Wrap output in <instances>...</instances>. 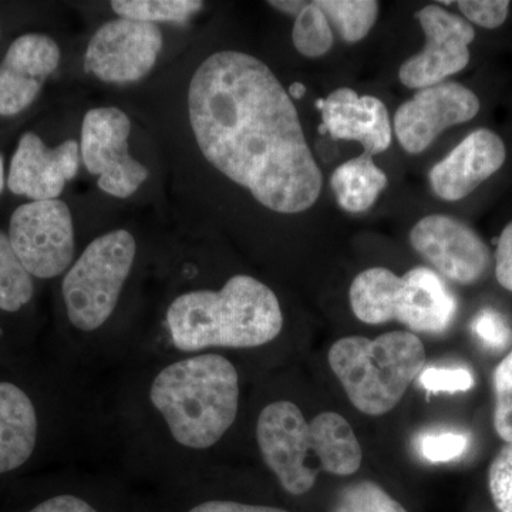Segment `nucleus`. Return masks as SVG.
<instances>
[{
	"mask_svg": "<svg viewBox=\"0 0 512 512\" xmlns=\"http://www.w3.org/2000/svg\"><path fill=\"white\" fill-rule=\"evenodd\" d=\"M10 245L8 234L0 231V311H22L35 296V282Z\"/></svg>",
	"mask_w": 512,
	"mask_h": 512,
	"instance_id": "obj_21",
	"label": "nucleus"
},
{
	"mask_svg": "<svg viewBox=\"0 0 512 512\" xmlns=\"http://www.w3.org/2000/svg\"><path fill=\"white\" fill-rule=\"evenodd\" d=\"M306 3L308 2H303V0H275V2H268V5L279 10V12L285 13V15L296 18L299 12L305 8Z\"/></svg>",
	"mask_w": 512,
	"mask_h": 512,
	"instance_id": "obj_35",
	"label": "nucleus"
},
{
	"mask_svg": "<svg viewBox=\"0 0 512 512\" xmlns=\"http://www.w3.org/2000/svg\"><path fill=\"white\" fill-rule=\"evenodd\" d=\"M424 363L423 342L403 330L376 339L349 336L329 350V365L350 403L367 416H383L399 406Z\"/></svg>",
	"mask_w": 512,
	"mask_h": 512,
	"instance_id": "obj_4",
	"label": "nucleus"
},
{
	"mask_svg": "<svg viewBox=\"0 0 512 512\" xmlns=\"http://www.w3.org/2000/svg\"><path fill=\"white\" fill-rule=\"evenodd\" d=\"M130 133L131 121L117 107H97L84 116L80 158L87 171L99 177L100 190L111 197H131L150 175L128 151Z\"/></svg>",
	"mask_w": 512,
	"mask_h": 512,
	"instance_id": "obj_9",
	"label": "nucleus"
},
{
	"mask_svg": "<svg viewBox=\"0 0 512 512\" xmlns=\"http://www.w3.org/2000/svg\"><path fill=\"white\" fill-rule=\"evenodd\" d=\"M295 49L302 56L316 59L326 55L333 46V32L328 18L318 3L308 2L295 18L292 30Z\"/></svg>",
	"mask_w": 512,
	"mask_h": 512,
	"instance_id": "obj_24",
	"label": "nucleus"
},
{
	"mask_svg": "<svg viewBox=\"0 0 512 512\" xmlns=\"http://www.w3.org/2000/svg\"><path fill=\"white\" fill-rule=\"evenodd\" d=\"M140 360L120 394V434L130 457L140 466L194 467L238 419L237 366L217 352L143 353Z\"/></svg>",
	"mask_w": 512,
	"mask_h": 512,
	"instance_id": "obj_2",
	"label": "nucleus"
},
{
	"mask_svg": "<svg viewBox=\"0 0 512 512\" xmlns=\"http://www.w3.org/2000/svg\"><path fill=\"white\" fill-rule=\"evenodd\" d=\"M387 184V175L367 153L340 164L330 177L339 207L353 214L370 210Z\"/></svg>",
	"mask_w": 512,
	"mask_h": 512,
	"instance_id": "obj_20",
	"label": "nucleus"
},
{
	"mask_svg": "<svg viewBox=\"0 0 512 512\" xmlns=\"http://www.w3.org/2000/svg\"><path fill=\"white\" fill-rule=\"evenodd\" d=\"M330 26L348 43H357L369 35L379 15L375 0H316Z\"/></svg>",
	"mask_w": 512,
	"mask_h": 512,
	"instance_id": "obj_22",
	"label": "nucleus"
},
{
	"mask_svg": "<svg viewBox=\"0 0 512 512\" xmlns=\"http://www.w3.org/2000/svg\"><path fill=\"white\" fill-rule=\"evenodd\" d=\"M8 237L33 278H59L76 259L72 212L60 200L20 205L10 217Z\"/></svg>",
	"mask_w": 512,
	"mask_h": 512,
	"instance_id": "obj_7",
	"label": "nucleus"
},
{
	"mask_svg": "<svg viewBox=\"0 0 512 512\" xmlns=\"http://www.w3.org/2000/svg\"><path fill=\"white\" fill-rule=\"evenodd\" d=\"M60 59L56 40L43 33H26L13 40L0 62V117L18 116L29 109Z\"/></svg>",
	"mask_w": 512,
	"mask_h": 512,
	"instance_id": "obj_15",
	"label": "nucleus"
},
{
	"mask_svg": "<svg viewBox=\"0 0 512 512\" xmlns=\"http://www.w3.org/2000/svg\"><path fill=\"white\" fill-rule=\"evenodd\" d=\"M494 427L501 439L512 443V349L495 367Z\"/></svg>",
	"mask_w": 512,
	"mask_h": 512,
	"instance_id": "obj_26",
	"label": "nucleus"
},
{
	"mask_svg": "<svg viewBox=\"0 0 512 512\" xmlns=\"http://www.w3.org/2000/svg\"><path fill=\"white\" fill-rule=\"evenodd\" d=\"M504 141L487 128L473 131L429 173L431 190L444 201H460L505 163Z\"/></svg>",
	"mask_w": 512,
	"mask_h": 512,
	"instance_id": "obj_16",
	"label": "nucleus"
},
{
	"mask_svg": "<svg viewBox=\"0 0 512 512\" xmlns=\"http://www.w3.org/2000/svg\"><path fill=\"white\" fill-rule=\"evenodd\" d=\"M5 185V158H3V154L0 153V195H2L3 190H5Z\"/></svg>",
	"mask_w": 512,
	"mask_h": 512,
	"instance_id": "obj_37",
	"label": "nucleus"
},
{
	"mask_svg": "<svg viewBox=\"0 0 512 512\" xmlns=\"http://www.w3.org/2000/svg\"><path fill=\"white\" fill-rule=\"evenodd\" d=\"M309 441L313 456L326 473L348 477L362 466L363 451L355 431L338 413H320L309 421Z\"/></svg>",
	"mask_w": 512,
	"mask_h": 512,
	"instance_id": "obj_19",
	"label": "nucleus"
},
{
	"mask_svg": "<svg viewBox=\"0 0 512 512\" xmlns=\"http://www.w3.org/2000/svg\"><path fill=\"white\" fill-rule=\"evenodd\" d=\"M185 512H289L278 507H269V505H255L239 503V501L204 500L201 503L191 505Z\"/></svg>",
	"mask_w": 512,
	"mask_h": 512,
	"instance_id": "obj_34",
	"label": "nucleus"
},
{
	"mask_svg": "<svg viewBox=\"0 0 512 512\" xmlns=\"http://www.w3.org/2000/svg\"><path fill=\"white\" fill-rule=\"evenodd\" d=\"M322 114L320 133L333 140L356 141L370 156L392 146V126L387 107L373 96H359L349 87H340L326 99L316 101Z\"/></svg>",
	"mask_w": 512,
	"mask_h": 512,
	"instance_id": "obj_17",
	"label": "nucleus"
},
{
	"mask_svg": "<svg viewBox=\"0 0 512 512\" xmlns=\"http://www.w3.org/2000/svg\"><path fill=\"white\" fill-rule=\"evenodd\" d=\"M28 512H103L92 498L79 493H60L46 498Z\"/></svg>",
	"mask_w": 512,
	"mask_h": 512,
	"instance_id": "obj_32",
	"label": "nucleus"
},
{
	"mask_svg": "<svg viewBox=\"0 0 512 512\" xmlns=\"http://www.w3.org/2000/svg\"><path fill=\"white\" fill-rule=\"evenodd\" d=\"M306 93V87L303 86L302 83H293L291 87H289V96H291V99H302L303 96H305Z\"/></svg>",
	"mask_w": 512,
	"mask_h": 512,
	"instance_id": "obj_36",
	"label": "nucleus"
},
{
	"mask_svg": "<svg viewBox=\"0 0 512 512\" xmlns=\"http://www.w3.org/2000/svg\"><path fill=\"white\" fill-rule=\"evenodd\" d=\"M495 276L498 284L512 292V222L501 232L495 251Z\"/></svg>",
	"mask_w": 512,
	"mask_h": 512,
	"instance_id": "obj_33",
	"label": "nucleus"
},
{
	"mask_svg": "<svg viewBox=\"0 0 512 512\" xmlns=\"http://www.w3.org/2000/svg\"><path fill=\"white\" fill-rule=\"evenodd\" d=\"M488 487L498 511L512 512V443H508L491 463Z\"/></svg>",
	"mask_w": 512,
	"mask_h": 512,
	"instance_id": "obj_27",
	"label": "nucleus"
},
{
	"mask_svg": "<svg viewBox=\"0 0 512 512\" xmlns=\"http://www.w3.org/2000/svg\"><path fill=\"white\" fill-rule=\"evenodd\" d=\"M410 244L441 278L474 285L487 275L491 252L467 224L448 215H427L410 231Z\"/></svg>",
	"mask_w": 512,
	"mask_h": 512,
	"instance_id": "obj_12",
	"label": "nucleus"
},
{
	"mask_svg": "<svg viewBox=\"0 0 512 512\" xmlns=\"http://www.w3.org/2000/svg\"><path fill=\"white\" fill-rule=\"evenodd\" d=\"M163 33L154 23L117 18L96 30L84 55V72L101 82L136 83L156 66Z\"/></svg>",
	"mask_w": 512,
	"mask_h": 512,
	"instance_id": "obj_10",
	"label": "nucleus"
},
{
	"mask_svg": "<svg viewBox=\"0 0 512 512\" xmlns=\"http://www.w3.org/2000/svg\"><path fill=\"white\" fill-rule=\"evenodd\" d=\"M80 146L66 140L55 148L46 146L33 131L22 134L10 160L8 188L32 201L57 200L67 181L79 173Z\"/></svg>",
	"mask_w": 512,
	"mask_h": 512,
	"instance_id": "obj_14",
	"label": "nucleus"
},
{
	"mask_svg": "<svg viewBox=\"0 0 512 512\" xmlns=\"http://www.w3.org/2000/svg\"><path fill=\"white\" fill-rule=\"evenodd\" d=\"M457 5L467 22L485 29L500 28L510 12L507 0H461Z\"/></svg>",
	"mask_w": 512,
	"mask_h": 512,
	"instance_id": "obj_31",
	"label": "nucleus"
},
{
	"mask_svg": "<svg viewBox=\"0 0 512 512\" xmlns=\"http://www.w3.org/2000/svg\"><path fill=\"white\" fill-rule=\"evenodd\" d=\"M255 439L265 466L286 493L303 495L318 478L313 467L309 423L298 404L276 400L262 407L256 419Z\"/></svg>",
	"mask_w": 512,
	"mask_h": 512,
	"instance_id": "obj_8",
	"label": "nucleus"
},
{
	"mask_svg": "<svg viewBox=\"0 0 512 512\" xmlns=\"http://www.w3.org/2000/svg\"><path fill=\"white\" fill-rule=\"evenodd\" d=\"M350 308L367 325L396 320L413 332L443 333L457 313V301L433 269L417 266L403 276L370 268L353 279Z\"/></svg>",
	"mask_w": 512,
	"mask_h": 512,
	"instance_id": "obj_6",
	"label": "nucleus"
},
{
	"mask_svg": "<svg viewBox=\"0 0 512 512\" xmlns=\"http://www.w3.org/2000/svg\"><path fill=\"white\" fill-rule=\"evenodd\" d=\"M136 259V238L116 229L93 239L63 275L64 313L79 342L76 356H89L90 345L110 325Z\"/></svg>",
	"mask_w": 512,
	"mask_h": 512,
	"instance_id": "obj_5",
	"label": "nucleus"
},
{
	"mask_svg": "<svg viewBox=\"0 0 512 512\" xmlns=\"http://www.w3.org/2000/svg\"><path fill=\"white\" fill-rule=\"evenodd\" d=\"M474 335L484 346L493 350H503L511 342V328L504 316L494 309H483L471 323Z\"/></svg>",
	"mask_w": 512,
	"mask_h": 512,
	"instance_id": "obj_28",
	"label": "nucleus"
},
{
	"mask_svg": "<svg viewBox=\"0 0 512 512\" xmlns=\"http://www.w3.org/2000/svg\"><path fill=\"white\" fill-rule=\"evenodd\" d=\"M468 443L460 433L429 434L420 441V453L430 463H447L466 453Z\"/></svg>",
	"mask_w": 512,
	"mask_h": 512,
	"instance_id": "obj_29",
	"label": "nucleus"
},
{
	"mask_svg": "<svg viewBox=\"0 0 512 512\" xmlns=\"http://www.w3.org/2000/svg\"><path fill=\"white\" fill-rule=\"evenodd\" d=\"M420 383L429 393L467 392L474 386V377L466 369L430 367L421 373Z\"/></svg>",
	"mask_w": 512,
	"mask_h": 512,
	"instance_id": "obj_30",
	"label": "nucleus"
},
{
	"mask_svg": "<svg viewBox=\"0 0 512 512\" xmlns=\"http://www.w3.org/2000/svg\"><path fill=\"white\" fill-rule=\"evenodd\" d=\"M333 512H407L399 501L373 481L350 484L340 493Z\"/></svg>",
	"mask_w": 512,
	"mask_h": 512,
	"instance_id": "obj_25",
	"label": "nucleus"
},
{
	"mask_svg": "<svg viewBox=\"0 0 512 512\" xmlns=\"http://www.w3.org/2000/svg\"><path fill=\"white\" fill-rule=\"evenodd\" d=\"M163 329L160 348L143 353L258 349L281 335L284 312L268 285L238 274L220 289H188L175 295L165 309Z\"/></svg>",
	"mask_w": 512,
	"mask_h": 512,
	"instance_id": "obj_3",
	"label": "nucleus"
},
{
	"mask_svg": "<svg viewBox=\"0 0 512 512\" xmlns=\"http://www.w3.org/2000/svg\"><path fill=\"white\" fill-rule=\"evenodd\" d=\"M204 6L201 0H114L111 9L120 18L140 22L184 23Z\"/></svg>",
	"mask_w": 512,
	"mask_h": 512,
	"instance_id": "obj_23",
	"label": "nucleus"
},
{
	"mask_svg": "<svg viewBox=\"0 0 512 512\" xmlns=\"http://www.w3.org/2000/svg\"><path fill=\"white\" fill-rule=\"evenodd\" d=\"M188 116L202 156L221 174L279 214L308 211L323 175L278 77L237 50L200 64L188 89Z\"/></svg>",
	"mask_w": 512,
	"mask_h": 512,
	"instance_id": "obj_1",
	"label": "nucleus"
},
{
	"mask_svg": "<svg viewBox=\"0 0 512 512\" xmlns=\"http://www.w3.org/2000/svg\"><path fill=\"white\" fill-rule=\"evenodd\" d=\"M426 45L399 70L400 82L410 89H426L466 69L476 32L466 19L439 5L424 6L416 13Z\"/></svg>",
	"mask_w": 512,
	"mask_h": 512,
	"instance_id": "obj_11",
	"label": "nucleus"
},
{
	"mask_svg": "<svg viewBox=\"0 0 512 512\" xmlns=\"http://www.w3.org/2000/svg\"><path fill=\"white\" fill-rule=\"evenodd\" d=\"M478 111L480 100L476 93L463 84L443 82L419 90L396 110L394 133L404 151L420 154L444 130L473 120Z\"/></svg>",
	"mask_w": 512,
	"mask_h": 512,
	"instance_id": "obj_13",
	"label": "nucleus"
},
{
	"mask_svg": "<svg viewBox=\"0 0 512 512\" xmlns=\"http://www.w3.org/2000/svg\"><path fill=\"white\" fill-rule=\"evenodd\" d=\"M2 338H3V329L0 328V339H2Z\"/></svg>",
	"mask_w": 512,
	"mask_h": 512,
	"instance_id": "obj_38",
	"label": "nucleus"
},
{
	"mask_svg": "<svg viewBox=\"0 0 512 512\" xmlns=\"http://www.w3.org/2000/svg\"><path fill=\"white\" fill-rule=\"evenodd\" d=\"M42 417L19 384L0 382V474L26 466L35 456Z\"/></svg>",
	"mask_w": 512,
	"mask_h": 512,
	"instance_id": "obj_18",
	"label": "nucleus"
}]
</instances>
